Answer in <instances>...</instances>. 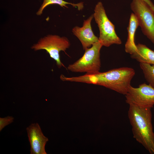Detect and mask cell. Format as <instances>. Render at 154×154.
Returning a JSON list of instances; mask_svg holds the SVG:
<instances>
[{
    "mask_svg": "<svg viewBox=\"0 0 154 154\" xmlns=\"http://www.w3.org/2000/svg\"><path fill=\"white\" fill-rule=\"evenodd\" d=\"M93 18V15L84 20L82 27L76 26L72 29V33L80 40L84 50L99 41L98 38L95 35L92 30L91 23Z\"/></svg>",
    "mask_w": 154,
    "mask_h": 154,
    "instance_id": "obj_9",
    "label": "cell"
},
{
    "mask_svg": "<svg viewBox=\"0 0 154 154\" xmlns=\"http://www.w3.org/2000/svg\"><path fill=\"white\" fill-rule=\"evenodd\" d=\"M58 4L61 7L68 8L67 5H71L74 7H77L78 10H82L84 8V3L81 2L77 3H73L66 1L63 0H43L42 4L37 12V15H40L42 13L43 9L47 6L52 4Z\"/></svg>",
    "mask_w": 154,
    "mask_h": 154,
    "instance_id": "obj_12",
    "label": "cell"
},
{
    "mask_svg": "<svg viewBox=\"0 0 154 154\" xmlns=\"http://www.w3.org/2000/svg\"><path fill=\"white\" fill-rule=\"evenodd\" d=\"M93 15L99 30V41L102 46L108 47L113 44H121V41L115 32V26L108 18L101 2L96 5Z\"/></svg>",
    "mask_w": 154,
    "mask_h": 154,
    "instance_id": "obj_3",
    "label": "cell"
},
{
    "mask_svg": "<svg viewBox=\"0 0 154 154\" xmlns=\"http://www.w3.org/2000/svg\"><path fill=\"white\" fill-rule=\"evenodd\" d=\"M130 5L143 33L154 44V13L143 0H132Z\"/></svg>",
    "mask_w": 154,
    "mask_h": 154,
    "instance_id": "obj_5",
    "label": "cell"
},
{
    "mask_svg": "<svg viewBox=\"0 0 154 154\" xmlns=\"http://www.w3.org/2000/svg\"><path fill=\"white\" fill-rule=\"evenodd\" d=\"M126 102L141 108H153L154 105V88L144 83L134 88L131 86L125 95Z\"/></svg>",
    "mask_w": 154,
    "mask_h": 154,
    "instance_id": "obj_7",
    "label": "cell"
},
{
    "mask_svg": "<svg viewBox=\"0 0 154 154\" xmlns=\"http://www.w3.org/2000/svg\"><path fill=\"white\" fill-rule=\"evenodd\" d=\"M128 115L133 137L151 154H154V133L151 108L129 104Z\"/></svg>",
    "mask_w": 154,
    "mask_h": 154,
    "instance_id": "obj_2",
    "label": "cell"
},
{
    "mask_svg": "<svg viewBox=\"0 0 154 154\" xmlns=\"http://www.w3.org/2000/svg\"><path fill=\"white\" fill-rule=\"evenodd\" d=\"M137 49L131 55V57L140 63L154 65V51L141 44L136 45Z\"/></svg>",
    "mask_w": 154,
    "mask_h": 154,
    "instance_id": "obj_11",
    "label": "cell"
},
{
    "mask_svg": "<svg viewBox=\"0 0 154 154\" xmlns=\"http://www.w3.org/2000/svg\"><path fill=\"white\" fill-rule=\"evenodd\" d=\"M139 26L137 18L133 13H132L130 16L127 28L128 36L127 41L125 45V52L131 55L137 49L135 42V32Z\"/></svg>",
    "mask_w": 154,
    "mask_h": 154,
    "instance_id": "obj_10",
    "label": "cell"
},
{
    "mask_svg": "<svg viewBox=\"0 0 154 154\" xmlns=\"http://www.w3.org/2000/svg\"><path fill=\"white\" fill-rule=\"evenodd\" d=\"M135 74L133 68L123 67L104 72L86 73L78 76L69 77L68 80L70 82L102 86L125 95L131 86V81Z\"/></svg>",
    "mask_w": 154,
    "mask_h": 154,
    "instance_id": "obj_1",
    "label": "cell"
},
{
    "mask_svg": "<svg viewBox=\"0 0 154 154\" xmlns=\"http://www.w3.org/2000/svg\"><path fill=\"white\" fill-rule=\"evenodd\" d=\"M14 118L12 116H8L4 118H0V131L7 125L13 121Z\"/></svg>",
    "mask_w": 154,
    "mask_h": 154,
    "instance_id": "obj_14",
    "label": "cell"
},
{
    "mask_svg": "<svg viewBox=\"0 0 154 154\" xmlns=\"http://www.w3.org/2000/svg\"><path fill=\"white\" fill-rule=\"evenodd\" d=\"M70 45L69 40L66 37L49 35L41 38L31 48L36 51L46 50L50 57L56 61L58 68H60L64 66L60 60L59 53L61 51H65Z\"/></svg>",
    "mask_w": 154,
    "mask_h": 154,
    "instance_id": "obj_6",
    "label": "cell"
},
{
    "mask_svg": "<svg viewBox=\"0 0 154 154\" xmlns=\"http://www.w3.org/2000/svg\"><path fill=\"white\" fill-rule=\"evenodd\" d=\"M140 66L146 80L150 85L154 88V65L140 63Z\"/></svg>",
    "mask_w": 154,
    "mask_h": 154,
    "instance_id": "obj_13",
    "label": "cell"
},
{
    "mask_svg": "<svg viewBox=\"0 0 154 154\" xmlns=\"http://www.w3.org/2000/svg\"><path fill=\"white\" fill-rule=\"evenodd\" d=\"M31 146V154H46L45 146L48 141L38 123H32L26 128Z\"/></svg>",
    "mask_w": 154,
    "mask_h": 154,
    "instance_id": "obj_8",
    "label": "cell"
},
{
    "mask_svg": "<svg viewBox=\"0 0 154 154\" xmlns=\"http://www.w3.org/2000/svg\"><path fill=\"white\" fill-rule=\"evenodd\" d=\"M103 46L99 41L85 50L82 56L73 64L67 69L73 72L95 73L100 72L101 66L100 51Z\"/></svg>",
    "mask_w": 154,
    "mask_h": 154,
    "instance_id": "obj_4",
    "label": "cell"
},
{
    "mask_svg": "<svg viewBox=\"0 0 154 154\" xmlns=\"http://www.w3.org/2000/svg\"><path fill=\"white\" fill-rule=\"evenodd\" d=\"M149 6L154 13V5L151 0H143Z\"/></svg>",
    "mask_w": 154,
    "mask_h": 154,
    "instance_id": "obj_15",
    "label": "cell"
}]
</instances>
